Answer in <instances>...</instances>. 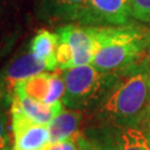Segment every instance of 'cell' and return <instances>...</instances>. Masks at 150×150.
Masks as SVG:
<instances>
[{
    "label": "cell",
    "mask_w": 150,
    "mask_h": 150,
    "mask_svg": "<svg viewBox=\"0 0 150 150\" xmlns=\"http://www.w3.org/2000/svg\"><path fill=\"white\" fill-rule=\"evenodd\" d=\"M95 52L91 66L103 72L122 70L147 60L150 28L137 22L122 26L92 27Z\"/></svg>",
    "instance_id": "2"
},
{
    "label": "cell",
    "mask_w": 150,
    "mask_h": 150,
    "mask_svg": "<svg viewBox=\"0 0 150 150\" xmlns=\"http://www.w3.org/2000/svg\"><path fill=\"white\" fill-rule=\"evenodd\" d=\"M147 61L150 64V35H149V43H148V50H147Z\"/></svg>",
    "instance_id": "20"
},
{
    "label": "cell",
    "mask_w": 150,
    "mask_h": 150,
    "mask_svg": "<svg viewBox=\"0 0 150 150\" xmlns=\"http://www.w3.org/2000/svg\"><path fill=\"white\" fill-rule=\"evenodd\" d=\"M130 15L138 21L150 23V0H130Z\"/></svg>",
    "instance_id": "16"
},
{
    "label": "cell",
    "mask_w": 150,
    "mask_h": 150,
    "mask_svg": "<svg viewBox=\"0 0 150 150\" xmlns=\"http://www.w3.org/2000/svg\"><path fill=\"white\" fill-rule=\"evenodd\" d=\"M77 139H78V144L80 147V150H99L97 149L95 146L91 144L89 140L87 139L86 137L82 134V132H79V134L77 136Z\"/></svg>",
    "instance_id": "18"
},
{
    "label": "cell",
    "mask_w": 150,
    "mask_h": 150,
    "mask_svg": "<svg viewBox=\"0 0 150 150\" xmlns=\"http://www.w3.org/2000/svg\"><path fill=\"white\" fill-rule=\"evenodd\" d=\"M56 32L60 40L68 43L72 50L74 68L91 64L95 52L92 27L72 22L58 27Z\"/></svg>",
    "instance_id": "8"
},
{
    "label": "cell",
    "mask_w": 150,
    "mask_h": 150,
    "mask_svg": "<svg viewBox=\"0 0 150 150\" xmlns=\"http://www.w3.org/2000/svg\"><path fill=\"white\" fill-rule=\"evenodd\" d=\"M51 77L52 72H42L19 81L15 87V95L26 97L35 101L45 102L50 89Z\"/></svg>",
    "instance_id": "13"
},
{
    "label": "cell",
    "mask_w": 150,
    "mask_h": 150,
    "mask_svg": "<svg viewBox=\"0 0 150 150\" xmlns=\"http://www.w3.org/2000/svg\"><path fill=\"white\" fill-rule=\"evenodd\" d=\"M81 132L99 150H150V137L141 126L88 122Z\"/></svg>",
    "instance_id": "4"
},
{
    "label": "cell",
    "mask_w": 150,
    "mask_h": 150,
    "mask_svg": "<svg viewBox=\"0 0 150 150\" xmlns=\"http://www.w3.org/2000/svg\"><path fill=\"white\" fill-rule=\"evenodd\" d=\"M16 96V95H15ZM17 102L19 105L22 112L27 116L31 121L39 125H46L48 126L54 118L64 110V103L62 101L48 105L45 102H39L31 100L26 97L16 96Z\"/></svg>",
    "instance_id": "11"
},
{
    "label": "cell",
    "mask_w": 150,
    "mask_h": 150,
    "mask_svg": "<svg viewBox=\"0 0 150 150\" xmlns=\"http://www.w3.org/2000/svg\"><path fill=\"white\" fill-rule=\"evenodd\" d=\"M130 0H86L75 23L89 27L122 26L129 22Z\"/></svg>",
    "instance_id": "6"
},
{
    "label": "cell",
    "mask_w": 150,
    "mask_h": 150,
    "mask_svg": "<svg viewBox=\"0 0 150 150\" xmlns=\"http://www.w3.org/2000/svg\"><path fill=\"white\" fill-rule=\"evenodd\" d=\"M150 109V64L147 60L119 72L89 122L140 126Z\"/></svg>",
    "instance_id": "1"
},
{
    "label": "cell",
    "mask_w": 150,
    "mask_h": 150,
    "mask_svg": "<svg viewBox=\"0 0 150 150\" xmlns=\"http://www.w3.org/2000/svg\"><path fill=\"white\" fill-rule=\"evenodd\" d=\"M45 71H50L48 66L31 51L17 56L0 71V98L11 101L15 96V87L19 81Z\"/></svg>",
    "instance_id": "7"
},
{
    "label": "cell",
    "mask_w": 150,
    "mask_h": 150,
    "mask_svg": "<svg viewBox=\"0 0 150 150\" xmlns=\"http://www.w3.org/2000/svg\"><path fill=\"white\" fill-rule=\"evenodd\" d=\"M86 0H42V11L49 19L75 22Z\"/></svg>",
    "instance_id": "12"
},
{
    "label": "cell",
    "mask_w": 150,
    "mask_h": 150,
    "mask_svg": "<svg viewBox=\"0 0 150 150\" xmlns=\"http://www.w3.org/2000/svg\"><path fill=\"white\" fill-rule=\"evenodd\" d=\"M118 75L100 71L90 64L62 70L66 85L64 106L89 116L103 100Z\"/></svg>",
    "instance_id": "3"
},
{
    "label": "cell",
    "mask_w": 150,
    "mask_h": 150,
    "mask_svg": "<svg viewBox=\"0 0 150 150\" xmlns=\"http://www.w3.org/2000/svg\"><path fill=\"white\" fill-rule=\"evenodd\" d=\"M8 105H11V101L0 98V150H12V140L9 130V116L7 112Z\"/></svg>",
    "instance_id": "14"
},
{
    "label": "cell",
    "mask_w": 150,
    "mask_h": 150,
    "mask_svg": "<svg viewBox=\"0 0 150 150\" xmlns=\"http://www.w3.org/2000/svg\"><path fill=\"white\" fill-rule=\"evenodd\" d=\"M77 134V136H78ZM77 136L71 138V139H67L64 141H59V142H54L48 147L47 150H80L79 144H78V139Z\"/></svg>",
    "instance_id": "17"
},
{
    "label": "cell",
    "mask_w": 150,
    "mask_h": 150,
    "mask_svg": "<svg viewBox=\"0 0 150 150\" xmlns=\"http://www.w3.org/2000/svg\"><path fill=\"white\" fill-rule=\"evenodd\" d=\"M12 150H47L51 145L48 126L31 121L22 112L16 96L10 105Z\"/></svg>",
    "instance_id": "5"
},
{
    "label": "cell",
    "mask_w": 150,
    "mask_h": 150,
    "mask_svg": "<svg viewBox=\"0 0 150 150\" xmlns=\"http://www.w3.org/2000/svg\"><path fill=\"white\" fill-rule=\"evenodd\" d=\"M85 113L78 110L64 109L48 125L51 144L76 137L81 131Z\"/></svg>",
    "instance_id": "9"
},
{
    "label": "cell",
    "mask_w": 150,
    "mask_h": 150,
    "mask_svg": "<svg viewBox=\"0 0 150 150\" xmlns=\"http://www.w3.org/2000/svg\"><path fill=\"white\" fill-rule=\"evenodd\" d=\"M147 134H148V132H147ZM149 134V137H150V134Z\"/></svg>",
    "instance_id": "21"
},
{
    "label": "cell",
    "mask_w": 150,
    "mask_h": 150,
    "mask_svg": "<svg viewBox=\"0 0 150 150\" xmlns=\"http://www.w3.org/2000/svg\"><path fill=\"white\" fill-rule=\"evenodd\" d=\"M140 126L145 129L146 132L150 134V109H149V111H148V113H147V116H146L145 120L142 121V123H141Z\"/></svg>",
    "instance_id": "19"
},
{
    "label": "cell",
    "mask_w": 150,
    "mask_h": 150,
    "mask_svg": "<svg viewBox=\"0 0 150 150\" xmlns=\"http://www.w3.org/2000/svg\"><path fill=\"white\" fill-rule=\"evenodd\" d=\"M59 45V37L57 32H50L49 30L42 29L33 37L29 51L36 54L38 58L43 60L48 66L50 71L57 70V48Z\"/></svg>",
    "instance_id": "10"
},
{
    "label": "cell",
    "mask_w": 150,
    "mask_h": 150,
    "mask_svg": "<svg viewBox=\"0 0 150 150\" xmlns=\"http://www.w3.org/2000/svg\"><path fill=\"white\" fill-rule=\"evenodd\" d=\"M66 91V85H64V77H62V70L57 69L54 72H52L51 81H50V89H49L48 96L45 100V103L52 105L57 103L62 100Z\"/></svg>",
    "instance_id": "15"
}]
</instances>
